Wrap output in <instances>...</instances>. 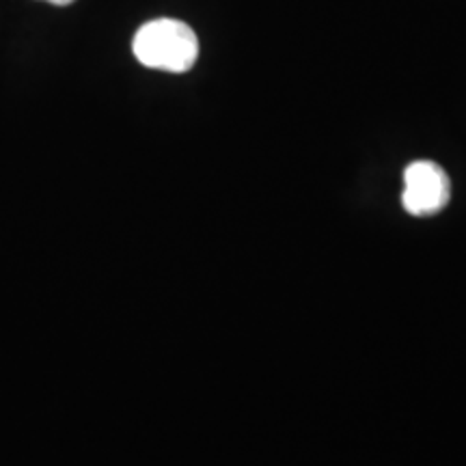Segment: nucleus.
<instances>
[{
	"mask_svg": "<svg viewBox=\"0 0 466 466\" xmlns=\"http://www.w3.org/2000/svg\"><path fill=\"white\" fill-rule=\"evenodd\" d=\"M132 50L137 61L145 67L184 74L199 58V39L186 22L160 17L138 28Z\"/></svg>",
	"mask_w": 466,
	"mask_h": 466,
	"instance_id": "obj_1",
	"label": "nucleus"
},
{
	"mask_svg": "<svg viewBox=\"0 0 466 466\" xmlns=\"http://www.w3.org/2000/svg\"><path fill=\"white\" fill-rule=\"evenodd\" d=\"M451 182L442 167L430 160H417L404 171L401 203L412 217H432L450 203Z\"/></svg>",
	"mask_w": 466,
	"mask_h": 466,
	"instance_id": "obj_2",
	"label": "nucleus"
},
{
	"mask_svg": "<svg viewBox=\"0 0 466 466\" xmlns=\"http://www.w3.org/2000/svg\"><path fill=\"white\" fill-rule=\"evenodd\" d=\"M46 3L58 5V7H66V5H72V3H74V0H46Z\"/></svg>",
	"mask_w": 466,
	"mask_h": 466,
	"instance_id": "obj_3",
	"label": "nucleus"
}]
</instances>
